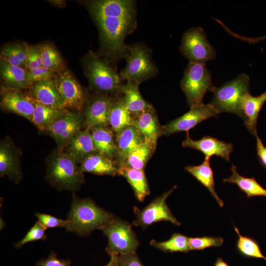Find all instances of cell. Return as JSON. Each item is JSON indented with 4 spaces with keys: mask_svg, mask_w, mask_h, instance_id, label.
Segmentation results:
<instances>
[{
    "mask_svg": "<svg viewBox=\"0 0 266 266\" xmlns=\"http://www.w3.org/2000/svg\"><path fill=\"white\" fill-rule=\"evenodd\" d=\"M116 218L97 205L90 198L79 199L74 196L67 216L65 229L80 236H88L95 230H102Z\"/></svg>",
    "mask_w": 266,
    "mask_h": 266,
    "instance_id": "1",
    "label": "cell"
},
{
    "mask_svg": "<svg viewBox=\"0 0 266 266\" xmlns=\"http://www.w3.org/2000/svg\"><path fill=\"white\" fill-rule=\"evenodd\" d=\"M98 26L102 54L106 60L116 61L125 58L129 46L126 36L136 27V20L118 18L95 19Z\"/></svg>",
    "mask_w": 266,
    "mask_h": 266,
    "instance_id": "2",
    "label": "cell"
},
{
    "mask_svg": "<svg viewBox=\"0 0 266 266\" xmlns=\"http://www.w3.org/2000/svg\"><path fill=\"white\" fill-rule=\"evenodd\" d=\"M77 164L66 153L58 149L48 160L45 178L58 190L76 191L85 182L83 172Z\"/></svg>",
    "mask_w": 266,
    "mask_h": 266,
    "instance_id": "3",
    "label": "cell"
},
{
    "mask_svg": "<svg viewBox=\"0 0 266 266\" xmlns=\"http://www.w3.org/2000/svg\"><path fill=\"white\" fill-rule=\"evenodd\" d=\"M84 73L91 87L102 95H118L122 84L119 74L96 53L90 51L83 61Z\"/></svg>",
    "mask_w": 266,
    "mask_h": 266,
    "instance_id": "4",
    "label": "cell"
},
{
    "mask_svg": "<svg viewBox=\"0 0 266 266\" xmlns=\"http://www.w3.org/2000/svg\"><path fill=\"white\" fill-rule=\"evenodd\" d=\"M249 75L242 73L219 87H214L213 97L210 102L219 113H234L241 118V104L244 96L249 93Z\"/></svg>",
    "mask_w": 266,
    "mask_h": 266,
    "instance_id": "5",
    "label": "cell"
},
{
    "mask_svg": "<svg viewBox=\"0 0 266 266\" xmlns=\"http://www.w3.org/2000/svg\"><path fill=\"white\" fill-rule=\"evenodd\" d=\"M180 87L190 108L203 104V99L208 91L212 92L211 73L205 65L190 63L180 81Z\"/></svg>",
    "mask_w": 266,
    "mask_h": 266,
    "instance_id": "6",
    "label": "cell"
},
{
    "mask_svg": "<svg viewBox=\"0 0 266 266\" xmlns=\"http://www.w3.org/2000/svg\"><path fill=\"white\" fill-rule=\"evenodd\" d=\"M125 59L127 65L119 73L121 81L133 80L141 83L158 73L149 49L143 45L129 46Z\"/></svg>",
    "mask_w": 266,
    "mask_h": 266,
    "instance_id": "7",
    "label": "cell"
},
{
    "mask_svg": "<svg viewBox=\"0 0 266 266\" xmlns=\"http://www.w3.org/2000/svg\"><path fill=\"white\" fill-rule=\"evenodd\" d=\"M179 49L190 63L205 65L216 57V51L201 27L190 28L183 33Z\"/></svg>",
    "mask_w": 266,
    "mask_h": 266,
    "instance_id": "8",
    "label": "cell"
},
{
    "mask_svg": "<svg viewBox=\"0 0 266 266\" xmlns=\"http://www.w3.org/2000/svg\"><path fill=\"white\" fill-rule=\"evenodd\" d=\"M101 230L108 239L105 250L109 256L135 253L140 245L131 224L117 217Z\"/></svg>",
    "mask_w": 266,
    "mask_h": 266,
    "instance_id": "9",
    "label": "cell"
},
{
    "mask_svg": "<svg viewBox=\"0 0 266 266\" xmlns=\"http://www.w3.org/2000/svg\"><path fill=\"white\" fill-rule=\"evenodd\" d=\"M176 188V186H174L171 189L153 200L142 210L135 207L134 211L136 216L133 225L144 229L156 222L166 221L180 226L181 223L173 215L166 203V199Z\"/></svg>",
    "mask_w": 266,
    "mask_h": 266,
    "instance_id": "10",
    "label": "cell"
},
{
    "mask_svg": "<svg viewBox=\"0 0 266 266\" xmlns=\"http://www.w3.org/2000/svg\"><path fill=\"white\" fill-rule=\"evenodd\" d=\"M95 19L118 18L136 20L135 2L132 0H96L85 2Z\"/></svg>",
    "mask_w": 266,
    "mask_h": 266,
    "instance_id": "11",
    "label": "cell"
},
{
    "mask_svg": "<svg viewBox=\"0 0 266 266\" xmlns=\"http://www.w3.org/2000/svg\"><path fill=\"white\" fill-rule=\"evenodd\" d=\"M219 113L209 103L190 108L182 116L162 126L161 136H169L180 132L188 131L202 121L217 116Z\"/></svg>",
    "mask_w": 266,
    "mask_h": 266,
    "instance_id": "12",
    "label": "cell"
},
{
    "mask_svg": "<svg viewBox=\"0 0 266 266\" xmlns=\"http://www.w3.org/2000/svg\"><path fill=\"white\" fill-rule=\"evenodd\" d=\"M66 108L80 111L86 102V94L77 80L67 70L57 73L54 78Z\"/></svg>",
    "mask_w": 266,
    "mask_h": 266,
    "instance_id": "13",
    "label": "cell"
},
{
    "mask_svg": "<svg viewBox=\"0 0 266 266\" xmlns=\"http://www.w3.org/2000/svg\"><path fill=\"white\" fill-rule=\"evenodd\" d=\"M84 124V117L80 113L67 112L55 121L48 132L55 140L58 149L62 150Z\"/></svg>",
    "mask_w": 266,
    "mask_h": 266,
    "instance_id": "14",
    "label": "cell"
},
{
    "mask_svg": "<svg viewBox=\"0 0 266 266\" xmlns=\"http://www.w3.org/2000/svg\"><path fill=\"white\" fill-rule=\"evenodd\" d=\"M35 100L21 90L2 87L1 105L7 110L24 117L33 122Z\"/></svg>",
    "mask_w": 266,
    "mask_h": 266,
    "instance_id": "15",
    "label": "cell"
},
{
    "mask_svg": "<svg viewBox=\"0 0 266 266\" xmlns=\"http://www.w3.org/2000/svg\"><path fill=\"white\" fill-rule=\"evenodd\" d=\"M183 141L182 145L200 151L205 156L204 159L209 160L212 156L219 157L227 161H230V154L233 150V145L211 136H204L201 138L194 140L191 138L188 132Z\"/></svg>",
    "mask_w": 266,
    "mask_h": 266,
    "instance_id": "16",
    "label": "cell"
},
{
    "mask_svg": "<svg viewBox=\"0 0 266 266\" xmlns=\"http://www.w3.org/2000/svg\"><path fill=\"white\" fill-rule=\"evenodd\" d=\"M115 99L100 94L93 99L87 106L84 124L90 130L99 127L108 126L110 110Z\"/></svg>",
    "mask_w": 266,
    "mask_h": 266,
    "instance_id": "17",
    "label": "cell"
},
{
    "mask_svg": "<svg viewBox=\"0 0 266 266\" xmlns=\"http://www.w3.org/2000/svg\"><path fill=\"white\" fill-rule=\"evenodd\" d=\"M19 153L17 148L10 140L5 139L0 145V175L8 176L15 183L22 178Z\"/></svg>",
    "mask_w": 266,
    "mask_h": 266,
    "instance_id": "18",
    "label": "cell"
},
{
    "mask_svg": "<svg viewBox=\"0 0 266 266\" xmlns=\"http://www.w3.org/2000/svg\"><path fill=\"white\" fill-rule=\"evenodd\" d=\"M29 88L30 95L37 101L58 109L66 108L54 78L34 82Z\"/></svg>",
    "mask_w": 266,
    "mask_h": 266,
    "instance_id": "19",
    "label": "cell"
},
{
    "mask_svg": "<svg viewBox=\"0 0 266 266\" xmlns=\"http://www.w3.org/2000/svg\"><path fill=\"white\" fill-rule=\"evenodd\" d=\"M115 139L117 149L116 162L118 166L145 140L144 137L139 133L134 124L115 133Z\"/></svg>",
    "mask_w": 266,
    "mask_h": 266,
    "instance_id": "20",
    "label": "cell"
},
{
    "mask_svg": "<svg viewBox=\"0 0 266 266\" xmlns=\"http://www.w3.org/2000/svg\"><path fill=\"white\" fill-rule=\"evenodd\" d=\"M266 101V91L256 97L248 93L244 96L241 102V118L247 130L255 137L258 135L257 126L259 114Z\"/></svg>",
    "mask_w": 266,
    "mask_h": 266,
    "instance_id": "21",
    "label": "cell"
},
{
    "mask_svg": "<svg viewBox=\"0 0 266 266\" xmlns=\"http://www.w3.org/2000/svg\"><path fill=\"white\" fill-rule=\"evenodd\" d=\"M65 147V152L77 163H81L89 156L97 152L91 131L86 128L79 131L69 141Z\"/></svg>",
    "mask_w": 266,
    "mask_h": 266,
    "instance_id": "22",
    "label": "cell"
},
{
    "mask_svg": "<svg viewBox=\"0 0 266 266\" xmlns=\"http://www.w3.org/2000/svg\"><path fill=\"white\" fill-rule=\"evenodd\" d=\"M140 84L133 80H127L120 89V94L123 95L127 108L134 118L153 107L141 95L139 90Z\"/></svg>",
    "mask_w": 266,
    "mask_h": 266,
    "instance_id": "23",
    "label": "cell"
},
{
    "mask_svg": "<svg viewBox=\"0 0 266 266\" xmlns=\"http://www.w3.org/2000/svg\"><path fill=\"white\" fill-rule=\"evenodd\" d=\"M134 119V125L139 133L157 147L158 139L161 136L162 126L154 107L143 112Z\"/></svg>",
    "mask_w": 266,
    "mask_h": 266,
    "instance_id": "24",
    "label": "cell"
},
{
    "mask_svg": "<svg viewBox=\"0 0 266 266\" xmlns=\"http://www.w3.org/2000/svg\"><path fill=\"white\" fill-rule=\"evenodd\" d=\"M79 167L83 173L114 176L118 174V165L116 161L96 152L84 159Z\"/></svg>",
    "mask_w": 266,
    "mask_h": 266,
    "instance_id": "25",
    "label": "cell"
},
{
    "mask_svg": "<svg viewBox=\"0 0 266 266\" xmlns=\"http://www.w3.org/2000/svg\"><path fill=\"white\" fill-rule=\"evenodd\" d=\"M97 153L113 160L117 157L115 133L108 126L99 127L90 130Z\"/></svg>",
    "mask_w": 266,
    "mask_h": 266,
    "instance_id": "26",
    "label": "cell"
},
{
    "mask_svg": "<svg viewBox=\"0 0 266 266\" xmlns=\"http://www.w3.org/2000/svg\"><path fill=\"white\" fill-rule=\"evenodd\" d=\"M0 73L3 82L2 87L22 90L30 87L26 69L0 60Z\"/></svg>",
    "mask_w": 266,
    "mask_h": 266,
    "instance_id": "27",
    "label": "cell"
},
{
    "mask_svg": "<svg viewBox=\"0 0 266 266\" xmlns=\"http://www.w3.org/2000/svg\"><path fill=\"white\" fill-rule=\"evenodd\" d=\"M118 174L126 179L139 201H143L149 195V187L144 170L121 166H118Z\"/></svg>",
    "mask_w": 266,
    "mask_h": 266,
    "instance_id": "28",
    "label": "cell"
},
{
    "mask_svg": "<svg viewBox=\"0 0 266 266\" xmlns=\"http://www.w3.org/2000/svg\"><path fill=\"white\" fill-rule=\"evenodd\" d=\"M32 123L41 131H48L51 125L63 117L67 110L43 104L35 100Z\"/></svg>",
    "mask_w": 266,
    "mask_h": 266,
    "instance_id": "29",
    "label": "cell"
},
{
    "mask_svg": "<svg viewBox=\"0 0 266 266\" xmlns=\"http://www.w3.org/2000/svg\"><path fill=\"white\" fill-rule=\"evenodd\" d=\"M134 124V118L128 110L123 97L115 99L109 117L108 126L110 129L117 133Z\"/></svg>",
    "mask_w": 266,
    "mask_h": 266,
    "instance_id": "30",
    "label": "cell"
},
{
    "mask_svg": "<svg viewBox=\"0 0 266 266\" xmlns=\"http://www.w3.org/2000/svg\"><path fill=\"white\" fill-rule=\"evenodd\" d=\"M185 169L209 191L220 206H223V201L215 191L213 172L210 165L209 160L204 159L202 163L199 166H187Z\"/></svg>",
    "mask_w": 266,
    "mask_h": 266,
    "instance_id": "31",
    "label": "cell"
},
{
    "mask_svg": "<svg viewBox=\"0 0 266 266\" xmlns=\"http://www.w3.org/2000/svg\"><path fill=\"white\" fill-rule=\"evenodd\" d=\"M231 170L232 175L229 178L224 179V182L236 184L242 192L246 194L248 198L253 197H266V189L254 177L247 178L240 175L233 164H232Z\"/></svg>",
    "mask_w": 266,
    "mask_h": 266,
    "instance_id": "32",
    "label": "cell"
},
{
    "mask_svg": "<svg viewBox=\"0 0 266 266\" xmlns=\"http://www.w3.org/2000/svg\"><path fill=\"white\" fill-rule=\"evenodd\" d=\"M156 149V146L145 139L142 143L130 154L124 162L120 166H123L144 170L147 163L152 156Z\"/></svg>",
    "mask_w": 266,
    "mask_h": 266,
    "instance_id": "33",
    "label": "cell"
},
{
    "mask_svg": "<svg viewBox=\"0 0 266 266\" xmlns=\"http://www.w3.org/2000/svg\"><path fill=\"white\" fill-rule=\"evenodd\" d=\"M189 238L179 233H174L171 237L165 241L159 242L155 240L150 241V245L165 252H185L190 251Z\"/></svg>",
    "mask_w": 266,
    "mask_h": 266,
    "instance_id": "34",
    "label": "cell"
},
{
    "mask_svg": "<svg viewBox=\"0 0 266 266\" xmlns=\"http://www.w3.org/2000/svg\"><path fill=\"white\" fill-rule=\"evenodd\" d=\"M41 52L43 66L58 73L65 70L64 61L54 45L49 43L38 45Z\"/></svg>",
    "mask_w": 266,
    "mask_h": 266,
    "instance_id": "35",
    "label": "cell"
},
{
    "mask_svg": "<svg viewBox=\"0 0 266 266\" xmlns=\"http://www.w3.org/2000/svg\"><path fill=\"white\" fill-rule=\"evenodd\" d=\"M234 229L238 235L236 247L241 255L246 258L263 259L266 261V257L263 254L260 246L255 239L250 236L242 235L235 226Z\"/></svg>",
    "mask_w": 266,
    "mask_h": 266,
    "instance_id": "36",
    "label": "cell"
},
{
    "mask_svg": "<svg viewBox=\"0 0 266 266\" xmlns=\"http://www.w3.org/2000/svg\"><path fill=\"white\" fill-rule=\"evenodd\" d=\"M224 239L220 236H202L190 237L189 247L190 250H202L210 247H218L222 245Z\"/></svg>",
    "mask_w": 266,
    "mask_h": 266,
    "instance_id": "37",
    "label": "cell"
},
{
    "mask_svg": "<svg viewBox=\"0 0 266 266\" xmlns=\"http://www.w3.org/2000/svg\"><path fill=\"white\" fill-rule=\"evenodd\" d=\"M45 229L37 221L30 229L25 236L14 246L16 248H20L26 243L36 240H44L47 238L45 233Z\"/></svg>",
    "mask_w": 266,
    "mask_h": 266,
    "instance_id": "38",
    "label": "cell"
},
{
    "mask_svg": "<svg viewBox=\"0 0 266 266\" xmlns=\"http://www.w3.org/2000/svg\"><path fill=\"white\" fill-rule=\"evenodd\" d=\"M57 73L58 72L42 66L30 71H27V80L30 86H31L34 82L54 78Z\"/></svg>",
    "mask_w": 266,
    "mask_h": 266,
    "instance_id": "39",
    "label": "cell"
},
{
    "mask_svg": "<svg viewBox=\"0 0 266 266\" xmlns=\"http://www.w3.org/2000/svg\"><path fill=\"white\" fill-rule=\"evenodd\" d=\"M43 66L41 52L38 45H28L27 71Z\"/></svg>",
    "mask_w": 266,
    "mask_h": 266,
    "instance_id": "40",
    "label": "cell"
},
{
    "mask_svg": "<svg viewBox=\"0 0 266 266\" xmlns=\"http://www.w3.org/2000/svg\"><path fill=\"white\" fill-rule=\"evenodd\" d=\"M38 222L45 229L56 227H64L68 224L69 221L57 218L49 214L37 212L35 214Z\"/></svg>",
    "mask_w": 266,
    "mask_h": 266,
    "instance_id": "41",
    "label": "cell"
},
{
    "mask_svg": "<svg viewBox=\"0 0 266 266\" xmlns=\"http://www.w3.org/2000/svg\"><path fill=\"white\" fill-rule=\"evenodd\" d=\"M0 58L1 61L27 70L26 67L14 55L9 45L5 46L1 49Z\"/></svg>",
    "mask_w": 266,
    "mask_h": 266,
    "instance_id": "42",
    "label": "cell"
},
{
    "mask_svg": "<svg viewBox=\"0 0 266 266\" xmlns=\"http://www.w3.org/2000/svg\"><path fill=\"white\" fill-rule=\"evenodd\" d=\"M70 261L66 259H59L54 252H51L45 259L38 262L36 266H69Z\"/></svg>",
    "mask_w": 266,
    "mask_h": 266,
    "instance_id": "43",
    "label": "cell"
},
{
    "mask_svg": "<svg viewBox=\"0 0 266 266\" xmlns=\"http://www.w3.org/2000/svg\"><path fill=\"white\" fill-rule=\"evenodd\" d=\"M28 45L25 42L17 43L9 45L14 55L26 67L28 58Z\"/></svg>",
    "mask_w": 266,
    "mask_h": 266,
    "instance_id": "44",
    "label": "cell"
},
{
    "mask_svg": "<svg viewBox=\"0 0 266 266\" xmlns=\"http://www.w3.org/2000/svg\"><path fill=\"white\" fill-rule=\"evenodd\" d=\"M118 266H143L135 253L119 255Z\"/></svg>",
    "mask_w": 266,
    "mask_h": 266,
    "instance_id": "45",
    "label": "cell"
},
{
    "mask_svg": "<svg viewBox=\"0 0 266 266\" xmlns=\"http://www.w3.org/2000/svg\"><path fill=\"white\" fill-rule=\"evenodd\" d=\"M256 137V154L261 165L266 168V147L258 135H257Z\"/></svg>",
    "mask_w": 266,
    "mask_h": 266,
    "instance_id": "46",
    "label": "cell"
},
{
    "mask_svg": "<svg viewBox=\"0 0 266 266\" xmlns=\"http://www.w3.org/2000/svg\"><path fill=\"white\" fill-rule=\"evenodd\" d=\"M110 260L109 262L105 266H118V255L115 253L110 255Z\"/></svg>",
    "mask_w": 266,
    "mask_h": 266,
    "instance_id": "47",
    "label": "cell"
},
{
    "mask_svg": "<svg viewBox=\"0 0 266 266\" xmlns=\"http://www.w3.org/2000/svg\"><path fill=\"white\" fill-rule=\"evenodd\" d=\"M214 266H230L229 265L221 258H218L216 260Z\"/></svg>",
    "mask_w": 266,
    "mask_h": 266,
    "instance_id": "48",
    "label": "cell"
},
{
    "mask_svg": "<svg viewBox=\"0 0 266 266\" xmlns=\"http://www.w3.org/2000/svg\"><path fill=\"white\" fill-rule=\"evenodd\" d=\"M266 39V35L264 36L263 37L249 39V42L251 41V43L256 42L259 41L260 40H261L262 39Z\"/></svg>",
    "mask_w": 266,
    "mask_h": 266,
    "instance_id": "49",
    "label": "cell"
}]
</instances>
